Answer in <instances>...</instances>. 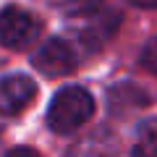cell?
I'll return each instance as SVG.
<instances>
[{"label": "cell", "instance_id": "cell-1", "mask_svg": "<svg viewBox=\"0 0 157 157\" xmlns=\"http://www.w3.org/2000/svg\"><path fill=\"white\" fill-rule=\"evenodd\" d=\"M94 115V100L81 86H66L60 89L50 102L47 123L55 134H71Z\"/></svg>", "mask_w": 157, "mask_h": 157}, {"label": "cell", "instance_id": "cell-2", "mask_svg": "<svg viewBox=\"0 0 157 157\" xmlns=\"http://www.w3.org/2000/svg\"><path fill=\"white\" fill-rule=\"evenodd\" d=\"M42 21L24 8L8 6L0 11V45L8 50H26L37 42Z\"/></svg>", "mask_w": 157, "mask_h": 157}, {"label": "cell", "instance_id": "cell-3", "mask_svg": "<svg viewBox=\"0 0 157 157\" xmlns=\"http://www.w3.org/2000/svg\"><path fill=\"white\" fill-rule=\"evenodd\" d=\"M34 66L47 76H66L76 68V52L66 39L52 37L34 52Z\"/></svg>", "mask_w": 157, "mask_h": 157}, {"label": "cell", "instance_id": "cell-4", "mask_svg": "<svg viewBox=\"0 0 157 157\" xmlns=\"http://www.w3.org/2000/svg\"><path fill=\"white\" fill-rule=\"evenodd\" d=\"M37 94V84L24 73H11L0 78V115H18L26 110Z\"/></svg>", "mask_w": 157, "mask_h": 157}, {"label": "cell", "instance_id": "cell-5", "mask_svg": "<svg viewBox=\"0 0 157 157\" xmlns=\"http://www.w3.org/2000/svg\"><path fill=\"white\" fill-rule=\"evenodd\" d=\"M131 157H157V118H149L139 126Z\"/></svg>", "mask_w": 157, "mask_h": 157}, {"label": "cell", "instance_id": "cell-6", "mask_svg": "<svg viewBox=\"0 0 157 157\" xmlns=\"http://www.w3.org/2000/svg\"><path fill=\"white\" fill-rule=\"evenodd\" d=\"M105 0H63V11L68 16H94Z\"/></svg>", "mask_w": 157, "mask_h": 157}, {"label": "cell", "instance_id": "cell-7", "mask_svg": "<svg viewBox=\"0 0 157 157\" xmlns=\"http://www.w3.org/2000/svg\"><path fill=\"white\" fill-rule=\"evenodd\" d=\"M110 147L107 144H97V139H86V141H81V147H78L73 155H68V157H110Z\"/></svg>", "mask_w": 157, "mask_h": 157}, {"label": "cell", "instance_id": "cell-8", "mask_svg": "<svg viewBox=\"0 0 157 157\" xmlns=\"http://www.w3.org/2000/svg\"><path fill=\"white\" fill-rule=\"evenodd\" d=\"M141 66H144L149 73L157 76V37L144 47V52H141Z\"/></svg>", "mask_w": 157, "mask_h": 157}, {"label": "cell", "instance_id": "cell-9", "mask_svg": "<svg viewBox=\"0 0 157 157\" xmlns=\"http://www.w3.org/2000/svg\"><path fill=\"white\" fill-rule=\"evenodd\" d=\"M8 157H39L34 149H29V147H18V149L8 152Z\"/></svg>", "mask_w": 157, "mask_h": 157}, {"label": "cell", "instance_id": "cell-10", "mask_svg": "<svg viewBox=\"0 0 157 157\" xmlns=\"http://www.w3.org/2000/svg\"><path fill=\"white\" fill-rule=\"evenodd\" d=\"M128 3L136 8H157V0H128Z\"/></svg>", "mask_w": 157, "mask_h": 157}]
</instances>
